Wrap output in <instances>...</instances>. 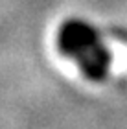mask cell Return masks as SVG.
<instances>
[{"label": "cell", "instance_id": "6da1fadb", "mask_svg": "<svg viewBox=\"0 0 127 129\" xmlns=\"http://www.w3.org/2000/svg\"><path fill=\"white\" fill-rule=\"evenodd\" d=\"M57 48L65 57L77 64L87 79H105L112 67V52L103 39L101 31L90 20L70 17L59 26L55 35Z\"/></svg>", "mask_w": 127, "mask_h": 129}]
</instances>
